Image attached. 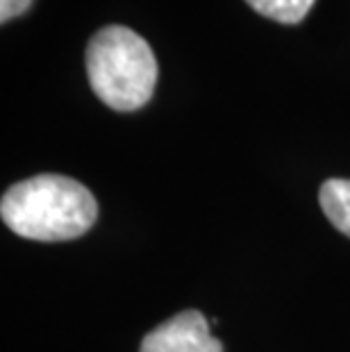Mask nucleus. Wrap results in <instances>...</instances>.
<instances>
[{
    "instance_id": "7ed1b4c3",
    "label": "nucleus",
    "mask_w": 350,
    "mask_h": 352,
    "mask_svg": "<svg viewBox=\"0 0 350 352\" xmlns=\"http://www.w3.org/2000/svg\"><path fill=\"white\" fill-rule=\"evenodd\" d=\"M139 352H223V343L210 332L198 309H187L151 329Z\"/></svg>"
},
{
    "instance_id": "423d86ee",
    "label": "nucleus",
    "mask_w": 350,
    "mask_h": 352,
    "mask_svg": "<svg viewBox=\"0 0 350 352\" xmlns=\"http://www.w3.org/2000/svg\"><path fill=\"white\" fill-rule=\"evenodd\" d=\"M34 0H0V23L19 19L32 7Z\"/></svg>"
},
{
    "instance_id": "39448f33",
    "label": "nucleus",
    "mask_w": 350,
    "mask_h": 352,
    "mask_svg": "<svg viewBox=\"0 0 350 352\" xmlns=\"http://www.w3.org/2000/svg\"><path fill=\"white\" fill-rule=\"evenodd\" d=\"M316 0H245L262 16L282 25H296L307 16Z\"/></svg>"
},
{
    "instance_id": "f03ea898",
    "label": "nucleus",
    "mask_w": 350,
    "mask_h": 352,
    "mask_svg": "<svg viewBox=\"0 0 350 352\" xmlns=\"http://www.w3.org/2000/svg\"><path fill=\"white\" fill-rule=\"evenodd\" d=\"M87 76L94 94L116 111H135L153 98L160 66L153 48L125 25L100 28L87 46Z\"/></svg>"
},
{
    "instance_id": "20e7f679",
    "label": "nucleus",
    "mask_w": 350,
    "mask_h": 352,
    "mask_svg": "<svg viewBox=\"0 0 350 352\" xmlns=\"http://www.w3.org/2000/svg\"><path fill=\"white\" fill-rule=\"evenodd\" d=\"M318 202L327 221L350 239V179H325L318 191Z\"/></svg>"
},
{
    "instance_id": "f257e3e1",
    "label": "nucleus",
    "mask_w": 350,
    "mask_h": 352,
    "mask_svg": "<svg viewBox=\"0 0 350 352\" xmlns=\"http://www.w3.org/2000/svg\"><path fill=\"white\" fill-rule=\"evenodd\" d=\"M0 216L23 239L71 241L91 230L98 219V202L78 179L43 173L12 184L0 200Z\"/></svg>"
}]
</instances>
